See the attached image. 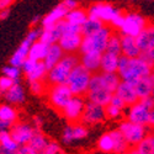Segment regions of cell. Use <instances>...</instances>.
Wrapping results in <instances>:
<instances>
[{"instance_id": "obj_2", "label": "cell", "mask_w": 154, "mask_h": 154, "mask_svg": "<svg viewBox=\"0 0 154 154\" xmlns=\"http://www.w3.org/2000/svg\"><path fill=\"white\" fill-rule=\"evenodd\" d=\"M80 63V57L75 53H66L56 66L48 70L47 83L48 85L67 84L69 74L75 66Z\"/></svg>"}, {"instance_id": "obj_14", "label": "cell", "mask_w": 154, "mask_h": 154, "mask_svg": "<svg viewBox=\"0 0 154 154\" xmlns=\"http://www.w3.org/2000/svg\"><path fill=\"white\" fill-rule=\"evenodd\" d=\"M85 104H86V100L84 96L74 95L68 101V104L64 106V109L62 110L64 117H66L69 122H73V123L79 122L82 120V116H83Z\"/></svg>"}, {"instance_id": "obj_33", "label": "cell", "mask_w": 154, "mask_h": 154, "mask_svg": "<svg viewBox=\"0 0 154 154\" xmlns=\"http://www.w3.org/2000/svg\"><path fill=\"white\" fill-rule=\"evenodd\" d=\"M47 74H48V69L46 67V64L43 63V60H38L36 67L32 69V72L26 74V78L31 83V82H36V80H43V78L47 76Z\"/></svg>"}, {"instance_id": "obj_22", "label": "cell", "mask_w": 154, "mask_h": 154, "mask_svg": "<svg viewBox=\"0 0 154 154\" xmlns=\"http://www.w3.org/2000/svg\"><path fill=\"white\" fill-rule=\"evenodd\" d=\"M113 93H111L107 89H89V91L86 93V100L95 102V104L107 106L111 101Z\"/></svg>"}, {"instance_id": "obj_54", "label": "cell", "mask_w": 154, "mask_h": 154, "mask_svg": "<svg viewBox=\"0 0 154 154\" xmlns=\"http://www.w3.org/2000/svg\"><path fill=\"white\" fill-rule=\"evenodd\" d=\"M149 126L150 127H154V107L150 111V119H149Z\"/></svg>"}, {"instance_id": "obj_55", "label": "cell", "mask_w": 154, "mask_h": 154, "mask_svg": "<svg viewBox=\"0 0 154 154\" xmlns=\"http://www.w3.org/2000/svg\"><path fill=\"white\" fill-rule=\"evenodd\" d=\"M128 153H130V154H139V153H138V150L136 149V147H132L130 150H128Z\"/></svg>"}, {"instance_id": "obj_4", "label": "cell", "mask_w": 154, "mask_h": 154, "mask_svg": "<svg viewBox=\"0 0 154 154\" xmlns=\"http://www.w3.org/2000/svg\"><path fill=\"white\" fill-rule=\"evenodd\" d=\"M153 107H154V97L153 96L139 99L136 104L127 107L126 120L134 122V123L149 126L150 111Z\"/></svg>"}, {"instance_id": "obj_12", "label": "cell", "mask_w": 154, "mask_h": 154, "mask_svg": "<svg viewBox=\"0 0 154 154\" xmlns=\"http://www.w3.org/2000/svg\"><path fill=\"white\" fill-rule=\"evenodd\" d=\"M120 83H121V78L117 73L97 72L91 75L89 89H107V90L115 94Z\"/></svg>"}, {"instance_id": "obj_28", "label": "cell", "mask_w": 154, "mask_h": 154, "mask_svg": "<svg viewBox=\"0 0 154 154\" xmlns=\"http://www.w3.org/2000/svg\"><path fill=\"white\" fill-rule=\"evenodd\" d=\"M5 99L8 102H10L11 105H17L21 104L25 100V91L22 85H20L19 82H16L12 85L9 90L5 91Z\"/></svg>"}, {"instance_id": "obj_19", "label": "cell", "mask_w": 154, "mask_h": 154, "mask_svg": "<svg viewBox=\"0 0 154 154\" xmlns=\"http://www.w3.org/2000/svg\"><path fill=\"white\" fill-rule=\"evenodd\" d=\"M82 42H83V35L75 33V35H63L58 43L66 53H75L80 49Z\"/></svg>"}, {"instance_id": "obj_9", "label": "cell", "mask_w": 154, "mask_h": 154, "mask_svg": "<svg viewBox=\"0 0 154 154\" xmlns=\"http://www.w3.org/2000/svg\"><path fill=\"white\" fill-rule=\"evenodd\" d=\"M48 101L53 109L62 111L68 104V101L74 96L70 88L67 84H58V85H49L48 88Z\"/></svg>"}, {"instance_id": "obj_40", "label": "cell", "mask_w": 154, "mask_h": 154, "mask_svg": "<svg viewBox=\"0 0 154 154\" xmlns=\"http://www.w3.org/2000/svg\"><path fill=\"white\" fill-rule=\"evenodd\" d=\"M106 109V116L107 119H111V120H116V119H120L122 116V112L123 110L116 107V106H113L111 104H109L107 106H105Z\"/></svg>"}, {"instance_id": "obj_17", "label": "cell", "mask_w": 154, "mask_h": 154, "mask_svg": "<svg viewBox=\"0 0 154 154\" xmlns=\"http://www.w3.org/2000/svg\"><path fill=\"white\" fill-rule=\"evenodd\" d=\"M115 94L119 95V96L126 102L127 107L131 106V105H133V104H136V102L139 100V97H138V95H137V93H136V90H134L133 84L130 83V82H123V80H121V83H120V85L117 86Z\"/></svg>"}, {"instance_id": "obj_5", "label": "cell", "mask_w": 154, "mask_h": 154, "mask_svg": "<svg viewBox=\"0 0 154 154\" xmlns=\"http://www.w3.org/2000/svg\"><path fill=\"white\" fill-rule=\"evenodd\" d=\"M112 33L111 27L104 26L100 31L91 36H83V42L80 46L79 52L80 54L89 53V52H97V53H104L107 47L109 38Z\"/></svg>"}, {"instance_id": "obj_13", "label": "cell", "mask_w": 154, "mask_h": 154, "mask_svg": "<svg viewBox=\"0 0 154 154\" xmlns=\"http://www.w3.org/2000/svg\"><path fill=\"white\" fill-rule=\"evenodd\" d=\"M107 119L106 116V109L105 106L95 104V102L88 101L85 104V109L83 112V116L80 122L85 126H95L101 122H104Z\"/></svg>"}, {"instance_id": "obj_50", "label": "cell", "mask_w": 154, "mask_h": 154, "mask_svg": "<svg viewBox=\"0 0 154 154\" xmlns=\"http://www.w3.org/2000/svg\"><path fill=\"white\" fill-rule=\"evenodd\" d=\"M0 154H17V150L9 149V148H6V147L0 144Z\"/></svg>"}, {"instance_id": "obj_52", "label": "cell", "mask_w": 154, "mask_h": 154, "mask_svg": "<svg viewBox=\"0 0 154 154\" xmlns=\"http://www.w3.org/2000/svg\"><path fill=\"white\" fill-rule=\"evenodd\" d=\"M17 154H30L27 144H25V146H20V147H19V149H17Z\"/></svg>"}, {"instance_id": "obj_39", "label": "cell", "mask_w": 154, "mask_h": 154, "mask_svg": "<svg viewBox=\"0 0 154 154\" xmlns=\"http://www.w3.org/2000/svg\"><path fill=\"white\" fill-rule=\"evenodd\" d=\"M3 74L9 76V78H11V79H14V80H19L21 70H20V67L10 64V66H6V67L3 68Z\"/></svg>"}, {"instance_id": "obj_24", "label": "cell", "mask_w": 154, "mask_h": 154, "mask_svg": "<svg viewBox=\"0 0 154 154\" xmlns=\"http://www.w3.org/2000/svg\"><path fill=\"white\" fill-rule=\"evenodd\" d=\"M101 58H102V53L89 52V53H84V54L80 56V63L88 70H90L94 74V73L100 72Z\"/></svg>"}, {"instance_id": "obj_35", "label": "cell", "mask_w": 154, "mask_h": 154, "mask_svg": "<svg viewBox=\"0 0 154 154\" xmlns=\"http://www.w3.org/2000/svg\"><path fill=\"white\" fill-rule=\"evenodd\" d=\"M136 149L139 154H154V136L152 133L147 134L136 146Z\"/></svg>"}, {"instance_id": "obj_41", "label": "cell", "mask_w": 154, "mask_h": 154, "mask_svg": "<svg viewBox=\"0 0 154 154\" xmlns=\"http://www.w3.org/2000/svg\"><path fill=\"white\" fill-rule=\"evenodd\" d=\"M30 90L33 95H41L46 91V85L42 80H36L30 83Z\"/></svg>"}, {"instance_id": "obj_31", "label": "cell", "mask_w": 154, "mask_h": 154, "mask_svg": "<svg viewBox=\"0 0 154 154\" xmlns=\"http://www.w3.org/2000/svg\"><path fill=\"white\" fill-rule=\"evenodd\" d=\"M88 19H89L88 11H85L83 9H79V8L70 10L66 16V21H68L70 23H74V25H79V26H82L83 23H85V21Z\"/></svg>"}, {"instance_id": "obj_16", "label": "cell", "mask_w": 154, "mask_h": 154, "mask_svg": "<svg viewBox=\"0 0 154 154\" xmlns=\"http://www.w3.org/2000/svg\"><path fill=\"white\" fill-rule=\"evenodd\" d=\"M64 26H66V20H62L59 22H57L54 26L49 27V29H43L41 37L38 41H41L48 46L58 43L59 40L62 38L63 33H64Z\"/></svg>"}, {"instance_id": "obj_56", "label": "cell", "mask_w": 154, "mask_h": 154, "mask_svg": "<svg viewBox=\"0 0 154 154\" xmlns=\"http://www.w3.org/2000/svg\"><path fill=\"white\" fill-rule=\"evenodd\" d=\"M38 21H40V16H35V17L32 19V21H31V25H36Z\"/></svg>"}, {"instance_id": "obj_32", "label": "cell", "mask_w": 154, "mask_h": 154, "mask_svg": "<svg viewBox=\"0 0 154 154\" xmlns=\"http://www.w3.org/2000/svg\"><path fill=\"white\" fill-rule=\"evenodd\" d=\"M0 120L5 121L8 123H10L11 126L16 123L17 121V111L15 107H12L11 104L10 105H0Z\"/></svg>"}, {"instance_id": "obj_43", "label": "cell", "mask_w": 154, "mask_h": 154, "mask_svg": "<svg viewBox=\"0 0 154 154\" xmlns=\"http://www.w3.org/2000/svg\"><path fill=\"white\" fill-rule=\"evenodd\" d=\"M16 82H19V80H14V79L9 78V76H6V75L0 76V90H2V91L9 90V89L14 85Z\"/></svg>"}, {"instance_id": "obj_6", "label": "cell", "mask_w": 154, "mask_h": 154, "mask_svg": "<svg viewBox=\"0 0 154 154\" xmlns=\"http://www.w3.org/2000/svg\"><path fill=\"white\" fill-rule=\"evenodd\" d=\"M136 41L140 49L139 57L154 68V25H148L136 37Z\"/></svg>"}, {"instance_id": "obj_45", "label": "cell", "mask_w": 154, "mask_h": 154, "mask_svg": "<svg viewBox=\"0 0 154 154\" xmlns=\"http://www.w3.org/2000/svg\"><path fill=\"white\" fill-rule=\"evenodd\" d=\"M45 154H62L59 144L57 142H54V140H49V143H48V146L46 148Z\"/></svg>"}, {"instance_id": "obj_1", "label": "cell", "mask_w": 154, "mask_h": 154, "mask_svg": "<svg viewBox=\"0 0 154 154\" xmlns=\"http://www.w3.org/2000/svg\"><path fill=\"white\" fill-rule=\"evenodd\" d=\"M153 73V67L140 57L128 58L126 56L120 57L119 72L121 80L123 82H136Z\"/></svg>"}, {"instance_id": "obj_42", "label": "cell", "mask_w": 154, "mask_h": 154, "mask_svg": "<svg viewBox=\"0 0 154 154\" xmlns=\"http://www.w3.org/2000/svg\"><path fill=\"white\" fill-rule=\"evenodd\" d=\"M62 140L64 144H70L74 140V136H73V125H68L63 131L62 134Z\"/></svg>"}, {"instance_id": "obj_48", "label": "cell", "mask_w": 154, "mask_h": 154, "mask_svg": "<svg viewBox=\"0 0 154 154\" xmlns=\"http://www.w3.org/2000/svg\"><path fill=\"white\" fill-rule=\"evenodd\" d=\"M62 3L64 4V6H66L69 11L78 8V3H76V0H63Z\"/></svg>"}, {"instance_id": "obj_53", "label": "cell", "mask_w": 154, "mask_h": 154, "mask_svg": "<svg viewBox=\"0 0 154 154\" xmlns=\"http://www.w3.org/2000/svg\"><path fill=\"white\" fill-rule=\"evenodd\" d=\"M9 9H5V10H2L0 11V20H4V19H6L8 16H9Z\"/></svg>"}, {"instance_id": "obj_61", "label": "cell", "mask_w": 154, "mask_h": 154, "mask_svg": "<svg viewBox=\"0 0 154 154\" xmlns=\"http://www.w3.org/2000/svg\"><path fill=\"white\" fill-rule=\"evenodd\" d=\"M0 94H2V90H0Z\"/></svg>"}, {"instance_id": "obj_27", "label": "cell", "mask_w": 154, "mask_h": 154, "mask_svg": "<svg viewBox=\"0 0 154 154\" xmlns=\"http://www.w3.org/2000/svg\"><path fill=\"white\" fill-rule=\"evenodd\" d=\"M112 138H113V144H115V148H113V154H122V153H127L132 147L130 146V143L127 142L126 137L123 136V133L116 128V130H112L110 131Z\"/></svg>"}, {"instance_id": "obj_34", "label": "cell", "mask_w": 154, "mask_h": 154, "mask_svg": "<svg viewBox=\"0 0 154 154\" xmlns=\"http://www.w3.org/2000/svg\"><path fill=\"white\" fill-rule=\"evenodd\" d=\"M113 138L111 136L110 132L104 133L102 136H100V138L97 139V149L101 153H105V154H111L113 153Z\"/></svg>"}, {"instance_id": "obj_30", "label": "cell", "mask_w": 154, "mask_h": 154, "mask_svg": "<svg viewBox=\"0 0 154 154\" xmlns=\"http://www.w3.org/2000/svg\"><path fill=\"white\" fill-rule=\"evenodd\" d=\"M104 26H105V23L101 20L89 17L85 21V23L82 25V35L83 36H91V35L96 33L97 31H100Z\"/></svg>"}, {"instance_id": "obj_25", "label": "cell", "mask_w": 154, "mask_h": 154, "mask_svg": "<svg viewBox=\"0 0 154 154\" xmlns=\"http://www.w3.org/2000/svg\"><path fill=\"white\" fill-rule=\"evenodd\" d=\"M66 54V52L63 51V48L59 46V43H54V45H51L49 49H48V53L46 56V58L43 59V63L46 64L47 69H52L56 64L63 58V56Z\"/></svg>"}, {"instance_id": "obj_23", "label": "cell", "mask_w": 154, "mask_h": 154, "mask_svg": "<svg viewBox=\"0 0 154 154\" xmlns=\"http://www.w3.org/2000/svg\"><path fill=\"white\" fill-rule=\"evenodd\" d=\"M121 49H122V56H126L128 58L139 57L140 54V49L137 45L136 37L132 36L121 35Z\"/></svg>"}, {"instance_id": "obj_11", "label": "cell", "mask_w": 154, "mask_h": 154, "mask_svg": "<svg viewBox=\"0 0 154 154\" xmlns=\"http://www.w3.org/2000/svg\"><path fill=\"white\" fill-rule=\"evenodd\" d=\"M89 17L99 19L104 23H112L120 15H122V11L120 9H116L111 4L107 3H97L93 4L88 10Z\"/></svg>"}, {"instance_id": "obj_10", "label": "cell", "mask_w": 154, "mask_h": 154, "mask_svg": "<svg viewBox=\"0 0 154 154\" xmlns=\"http://www.w3.org/2000/svg\"><path fill=\"white\" fill-rule=\"evenodd\" d=\"M148 25L149 23L147 22L144 16H142L139 12L131 11L125 15V22L122 25V27L120 29V32L122 36L137 37Z\"/></svg>"}, {"instance_id": "obj_59", "label": "cell", "mask_w": 154, "mask_h": 154, "mask_svg": "<svg viewBox=\"0 0 154 154\" xmlns=\"http://www.w3.org/2000/svg\"><path fill=\"white\" fill-rule=\"evenodd\" d=\"M152 74H153V76H154V68H153V73H152Z\"/></svg>"}, {"instance_id": "obj_60", "label": "cell", "mask_w": 154, "mask_h": 154, "mask_svg": "<svg viewBox=\"0 0 154 154\" xmlns=\"http://www.w3.org/2000/svg\"><path fill=\"white\" fill-rule=\"evenodd\" d=\"M122 154H130V153H128V152H127V153H122Z\"/></svg>"}, {"instance_id": "obj_58", "label": "cell", "mask_w": 154, "mask_h": 154, "mask_svg": "<svg viewBox=\"0 0 154 154\" xmlns=\"http://www.w3.org/2000/svg\"><path fill=\"white\" fill-rule=\"evenodd\" d=\"M152 96L154 97V88H153V93H152Z\"/></svg>"}, {"instance_id": "obj_26", "label": "cell", "mask_w": 154, "mask_h": 154, "mask_svg": "<svg viewBox=\"0 0 154 154\" xmlns=\"http://www.w3.org/2000/svg\"><path fill=\"white\" fill-rule=\"evenodd\" d=\"M121 56H116L109 52L102 53L101 58V68L100 72L105 73H117L119 72V62H120Z\"/></svg>"}, {"instance_id": "obj_7", "label": "cell", "mask_w": 154, "mask_h": 154, "mask_svg": "<svg viewBox=\"0 0 154 154\" xmlns=\"http://www.w3.org/2000/svg\"><path fill=\"white\" fill-rule=\"evenodd\" d=\"M42 31H43V29H32L27 33V36L25 37V40L20 43L19 48L15 51V53L11 56L10 64H12V66H16V67H20V68L22 67L23 62L29 58V53H30L31 46L35 42H37L38 40H40Z\"/></svg>"}, {"instance_id": "obj_47", "label": "cell", "mask_w": 154, "mask_h": 154, "mask_svg": "<svg viewBox=\"0 0 154 154\" xmlns=\"http://www.w3.org/2000/svg\"><path fill=\"white\" fill-rule=\"evenodd\" d=\"M37 62H38V60H33V59H31V58H27L26 60L23 62L22 67H21L22 70H23V73H25V74H29L30 72H32V69L36 67Z\"/></svg>"}, {"instance_id": "obj_18", "label": "cell", "mask_w": 154, "mask_h": 154, "mask_svg": "<svg viewBox=\"0 0 154 154\" xmlns=\"http://www.w3.org/2000/svg\"><path fill=\"white\" fill-rule=\"evenodd\" d=\"M69 12V10L64 6V4H59L58 6H56L52 11L47 14L43 19H42V29H49L54 26V25L62 20H66V16Z\"/></svg>"}, {"instance_id": "obj_44", "label": "cell", "mask_w": 154, "mask_h": 154, "mask_svg": "<svg viewBox=\"0 0 154 154\" xmlns=\"http://www.w3.org/2000/svg\"><path fill=\"white\" fill-rule=\"evenodd\" d=\"M75 33H82V26L66 21V26H64V33L63 35H75Z\"/></svg>"}, {"instance_id": "obj_37", "label": "cell", "mask_w": 154, "mask_h": 154, "mask_svg": "<svg viewBox=\"0 0 154 154\" xmlns=\"http://www.w3.org/2000/svg\"><path fill=\"white\" fill-rule=\"evenodd\" d=\"M0 144L9 148V149H12V150H17L19 147H20V144L11 137L10 131L0 132Z\"/></svg>"}, {"instance_id": "obj_20", "label": "cell", "mask_w": 154, "mask_h": 154, "mask_svg": "<svg viewBox=\"0 0 154 154\" xmlns=\"http://www.w3.org/2000/svg\"><path fill=\"white\" fill-rule=\"evenodd\" d=\"M130 83L133 84L134 90H136L139 99L152 96L153 88H154V76H153V74H150L148 76H144V78H140L136 82H130Z\"/></svg>"}, {"instance_id": "obj_51", "label": "cell", "mask_w": 154, "mask_h": 154, "mask_svg": "<svg viewBox=\"0 0 154 154\" xmlns=\"http://www.w3.org/2000/svg\"><path fill=\"white\" fill-rule=\"evenodd\" d=\"M11 128V125L5 122V121H2L0 120V132H4V131H9Z\"/></svg>"}, {"instance_id": "obj_3", "label": "cell", "mask_w": 154, "mask_h": 154, "mask_svg": "<svg viewBox=\"0 0 154 154\" xmlns=\"http://www.w3.org/2000/svg\"><path fill=\"white\" fill-rule=\"evenodd\" d=\"M93 73L88 70L82 63L75 66L69 74L67 85L70 88L73 95L76 96H85L89 91V84H90Z\"/></svg>"}, {"instance_id": "obj_46", "label": "cell", "mask_w": 154, "mask_h": 154, "mask_svg": "<svg viewBox=\"0 0 154 154\" xmlns=\"http://www.w3.org/2000/svg\"><path fill=\"white\" fill-rule=\"evenodd\" d=\"M110 104L113 105V106H116V107H119V109H121V110H126V109H127L126 102H125L119 95H116V94H113V95H112Z\"/></svg>"}, {"instance_id": "obj_57", "label": "cell", "mask_w": 154, "mask_h": 154, "mask_svg": "<svg viewBox=\"0 0 154 154\" xmlns=\"http://www.w3.org/2000/svg\"><path fill=\"white\" fill-rule=\"evenodd\" d=\"M152 134L154 136V127H152Z\"/></svg>"}, {"instance_id": "obj_8", "label": "cell", "mask_w": 154, "mask_h": 154, "mask_svg": "<svg viewBox=\"0 0 154 154\" xmlns=\"http://www.w3.org/2000/svg\"><path fill=\"white\" fill-rule=\"evenodd\" d=\"M148 127L149 126L139 125V123H134V122H131L128 120H125L119 125L117 128L123 133V136L126 137L130 146L136 147L147 134H149Z\"/></svg>"}, {"instance_id": "obj_21", "label": "cell", "mask_w": 154, "mask_h": 154, "mask_svg": "<svg viewBox=\"0 0 154 154\" xmlns=\"http://www.w3.org/2000/svg\"><path fill=\"white\" fill-rule=\"evenodd\" d=\"M49 140L40 132V128H36V132L31 140L27 143L30 154H45Z\"/></svg>"}, {"instance_id": "obj_29", "label": "cell", "mask_w": 154, "mask_h": 154, "mask_svg": "<svg viewBox=\"0 0 154 154\" xmlns=\"http://www.w3.org/2000/svg\"><path fill=\"white\" fill-rule=\"evenodd\" d=\"M48 49H49L48 45H46L41 41H37L30 48L29 58H31L33 60H43L46 58L47 53H48Z\"/></svg>"}, {"instance_id": "obj_15", "label": "cell", "mask_w": 154, "mask_h": 154, "mask_svg": "<svg viewBox=\"0 0 154 154\" xmlns=\"http://www.w3.org/2000/svg\"><path fill=\"white\" fill-rule=\"evenodd\" d=\"M10 134L14 138L20 146L27 144L31 138L33 137L36 132V127H33L30 123H25V122H16L11 126L10 128Z\"/></svg>"}, {"instance_id": "obj_36", "label": "cell", "mask_w": 154, "mask_h": 154, "mask_svg": "<svg viewBox=\"0 0 154 154\" xmlns=\"http://www.w3.org/2000/svg\"><path fill=\"white\" fill-rule=\"evenodd\" d=\"M105 52L116 54V56H122V49H121V35L113 33V32L111 33Z\"/></svg>"}, {"instance_id": "obj_38", "label": "cell", "mask_w": 154, "mask_h": 154, "mask_svg": "<svg viewBox=\"0 0 154 154\" xmlns=\"http://www.w3.org/2000/svg\"><path fill=\"white\" fill-rule=\"evenodd\" d=\"M73 136H74V140L84 139L88 136L86 126L83 123H74L73 125Z\"/></svg>"}, {"instance_id": "obj_49", "label": "cell", "mask_w": 154, "mask_h": 154, "mask_svg": "<svg viewBox=\"0 0 154 154\" xmlns=\"http://www.w3.org/2000/svg\"><path fill=\"white\" fill-rule=\"evenodd\" d=\"M14 2H15V0H0V11L5 10V9H9L10 5Z\"/></svg>"}]
</instances>
